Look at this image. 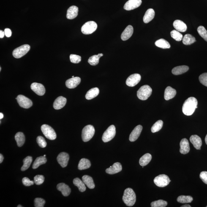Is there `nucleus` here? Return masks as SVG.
<instances>
[{"label": "nucleus", "instance_id": "f257e3e1", "mask_svg": "<svg viewBox=\"0 0 207 207\" xmlns=\"http://www.w3.org/2000/svg\"><path fill=\"white\" fill-rule=\"evenodd\" d=\"M197 101L194 97H190L185 101L183 104L182 111L186 116H189L193 114L197 108Z\"/></svg>", "mask_w": 207, "mask_h": 207}, {"label": "nucleus", "instance_id": "f03ea898", "mask_svg": "<svg viewBox=\"0 0 207 207\" xmlns=\"http://www.w3.org/2000/svg\"><path fill=\"white\" fill-rule=\"evenodd\" d=\"M122 200L127 206H132L135 204L136 197L135 192L132 188H128L124 191Z\"/></svg>", "mask_w": 207, "mask_h": 207}, {"label": "nucleus", "instance_id": "7ed1b4c3", "mask_svg": "<svg viewBox=\"0 0 207 207\" xmlns=\"http://www.w3.org/2000/svg\"><path fill=\"white\" fill-rule=\"evenodd\" d=\"M152 90L147 85L142 86L137 92V96L140 100H146L149 97L152 93Z\"/></svg>", "mask_w": 207, "mask_h": 207}, {"label": "nucleus", "instance_id": "20e7f679", "mask_svg": "<svg viewBox=\"0 0 207 207\" xmlns=\"http://www.w3.org/2000/svg\"><path fill=\"white\" fill-rule=\"evenodd\" d=\"M94 128L91 125L85 126L82 130V138L83 142H87L93 138L95 133Z\"/></svg>", "mask_w": 207, "mask_h": 207}, {"label": "nucleus", "instance_id": "39448f33", "mask_svg": "<svg viewBox=\"0 0 207 207\" xmlns=\"http://www.w3.org/2000/svg\"><path fill=\"white\" fill-rule=\"evenodd\" d=\"M97 28V25L95 22L89 21L83 25L81 28V31L84 34L89 35L94 32Z\"/></svg>", "mask_w": 207, "mask_h": 207}, {"label": "nucleus", "instance_id": "423d86ee", "mask_svg": "<svg viewBox=\"0 0 207 207\" xmlns=\"http://www.w3.org/2000/svg\"><path fill=\"white\" fill-rule=\"evenodd\" d=\"M41 130L44 135L48 139L54 140L56 139V135L55 130L48 125H43L41 127Z\"/></svg>", "mask_w": 207, "mask_h": 207}, {"label": "nucleus", "instance_id": "0eeeda50", "mask_svg": "<svg viewBox=\"0 0 207 207\" xmlns=\"http://www.w3.org/2000/svg\"><path fill=\"white\" fill-rule=\"evenodd\" d=\"M116 134V127L114 125H111L104 133L102 140L104 143H107L113 139Z\"/></svg>", "mask_w": 207, "mask_h": 207}, {"label": "nucleus", "instance_id": "6e6552de", "mask_svg": "<svg viewBox=\"0 0 207 207\" xmlns=\"http://www.w3.org/2000/svg\"><path fill=\"white\" fill-rule=\"evenodd\" d=\"M31 48L27 44H25L15 48L13 52V56L16 58H20L26 55Z\"/></svg>", "mask_w": 207, "mask_h": 207}, {"label": "nucleus", "instance_id": "1a4fd4ad", "mask_svg": "<svg viewBox=\"0 0 207 207\" xmlns=\"http://www.w3.org/2000/svg\"><path fill=\"white\" fill-rule=\"evenodd\" d=\"M170 181L168 176L164 174L159 175L154 180L155 184L159 187H165L168 185Z\"/></svg>", "mask_w": 207, "mask_h": 207}, {"label": "nucleus", "instance_id": "9d476101", "mask_svg": "<svg viewBox=\"0 0 207 207\" xmlns=\"http://www.w3.org/2000/svg\"><path fill=\"white\" fill-rule=\"evenodd\" d=\"M17 101L20 107L25 109H28L32 106V102L31 99L22 95H19L17 98Z\"/></svg>", "mask_w": 207, "mask_h": 207}, {"label": "nucleus", "instance_id": "9b49d317", "mask_svg": "<svg viewBox=\"0 0 207 207\" xmlns=\"http://www.w3.org/2000/svg\"><path fill=\"white\" fill-rule=\"evenodd\" d=\"M141 79V76L139 74L137 73L132 74L126 80V85L130 87H134L138 84Z\"/></svg>", "mask_w": 207, "mask_h": 207}, {"label": "nucleus", "instance_id": "f8f14e48", "mask_svg": "<svg viewBox=\"0 0 207 207\" xmlns=\"http://www.w3.org/2000/svg\"><path fill=\"white\" fill-rule=\"evenodd\" d=\"M141 0H129L125 4L124 8L126 10H131L136 9L141 5Z\"/></svg>", "mask_w": 207, "mask_h": 207}, {"label": "nucleus", "instance_id": "ddd939ff", "mask_svg": "<svg viewBox=\"0 0 207 207\" xmlns=\"http://www.w3.org/2000/svg\"><path fill=\"white\" fill-rule=\"evenodd\" d=\"M69 156L67 153L61 152L58 155L57 158L58 163L63 168L67 166L69 160Z\"/></svg>", "mask_w": 207, "mask_h": 207}, {"label": "nucleus", "instance_id": "4468645a", "mask_svg": "<svg viewBox=\"0 0 207 207\" xmlns=\"http://www.w3.org/2000/svg\"><path fill=\"white\" fill-rule=\"evenodd\" d=\"M31 88L38 95L43 96L45 93V87L43 85L40 83H34L31 84Z\"/></svg>", "mask_w": 207, "mask_h": 207}, {"label": "nucleus", "instance_id": "2eb2a0df", "mask_svg": "<svg viewBox=\"0 0 207 207\" xmlns=\"http://www.w3.org/2000/svg\"><path fill=\"white\" fill-rule=\"evenodd\" d=\"M143 126L141 125H138L136 126L131 133L129 136V140L131 142L136 141L140 136L142 130Z\"/></svg>", "mask_w": 207, "mask_h": 207}, {"label": "nucleus", "instance_id": "dca6fc26", "mask_svg": "<svg viewBox=\"0 0 207 207\" xmlns=\"http://www.w3.org/2000/svg\"><path fill=\"white\" fill-rule=\"evenodd\" d=\"M81 80L80 77H76L69 79L66 82V86L69 89H73L80 84Z\"/></svg>", "mask_w": 207, "mask_h": 207}, {"label": "nucleus", "instance_id": "f3484780", "mask_svg": "<svg viewBox=\"0 0 207 207\" xmlns=\"http://www.w3.org/2000/svg\"><path fill=\"white\" fill-rule=\"evenodd\" d=\"M67 100L66 98L63 96H60L55 99L53 103L54 108L56 110L62 109L66 105Z\"/></svg>", "mask_w": 207, "mask_h": 207}, {"label": "nucleus", "instance_id": "a211bd4d", "mask_svg": "<svg viewBox=\"0 0 207 207\" xmlns=\"http://www.w3.org/2000/svg\"><path fill=\"white\" fill-rule=\"evenodd\" d=\"M122 170V166L119 162L115 163L110 168H107L106 170V173L109 174L113 175L121 172Z\"/></svg>", "mask_w": 207, "mask_h": 207}, {"label": "nucleus", "instance_id": "6ab92c4d", "mask_svg": "<svg viewBox=\"0 0 207 207\" xmlns=\"http://www.w3.org/2000/svg\"><path fill=\"white\" fill-rule=\"evenodd\" d=\"M180 151L181 154H187L190 151L189 142L186 139L184 138L181 140L180 143Z\"/></svg>", "mask_w": 207, "mask_h": 207}, {"label": "nucleus", "instance_id": "aec40b11", "mask_svg": "<svg viewBox=\"0 0 207 207\" xmlns=\"http://www.w3.org/2000/svg\"><path fill=\"white\" fill-rule=\"evenodd\" d=\"M78 8L76 6H71L68 9L66 17L68 19H73L78 15Z\"/></svg>", "mask_w": 207, "mask_h": 207}, {"label": "nucleus", "instance_id": "412c9836", "mask_svg": "<svg viewBox=\"0 0 207 207\" xmlns=\"http://www.w3.org/2000/svg\"><path fill=\"white\" fill-rule=\"evenodd\" d=\"M134 32V28L132 26L129 25L127 27L121 34V38L123 41L127 40L132 36Z\"/></svg>", "mask_w": 207, "mask_h": 207}, {"label": "nucleus", "instance_id": "4be33fe9", "mask_svg": "<svg viewBox=\"0 0 207 207\" xmlns=\"http://www.w3.org/2000/svg\"><path fill=\"white\" fill-rule=\"evenodd\" d=\"M57 189L61 192L64 197H68L71 193V190L70 188L64 183L58 184L57 186Z\"/></svg>", "mask_w": 207, "mask_h": 207}, {"label": "nucleus", "instance_id": "5701e85b", "mask_svg": "<svg viewBox=\"0 0 207 207\" xmlns=\"http://www.w3.org/2000/svg\"><path fill=\"white\" fill-rule=\"evenodd\" d=\"M173 26L175 29L179 32H185L187 28L185 23L179 20H175L173 23Z\"/></svg>", "mask_w": 207, "mask_h": 207}, {"label": "nucleus", "instance_id": "b1692460", "mask_svg": "<svg viewBox=\"0 0 207 207\" xmlns=\"http://www.w3.org/2000/svg\"><path fill=\"white\" fill-rule=\"evenodd\" d=\"M191 143L193 144L194 147L197 150H200L202 144L201 138L198 135H194L191 136L190 138Z\"/></svg>", "mask_w": 207, "mask_h": 207}, {"label": "nucleus", "instance_id": "393cba45", "mask_svg": "<svg viewBox=\"0 0 207 207\" xmlns=\"http://www.w3.org/2000/svg\"><path fill=\"white\" fill-rule=\"evenodd\" d=\"M176 90L170 86H168L166 88L164 93V98L166 100L168 101L173 98L176 96Z\"/></svg>", "mask_w": 207, "mask_h": 207}, {"label": "nucleus", "instance_id": "a878e982", "mask_svg": "<svg viewBox=\"0 0 207 207\" xmlns=\"http://www.w3.org/2000/svg\"><path fill=\"white\" fill-rule=\"evenodd\" d=\"M155 15V12L154 9H148L145 12V15L143 17V21L144 23H149L153 19Z\"/></svg>", "mask_w": 207, "mask_h": 207}, {"label": "nucleus", "instance_id": "bb28decb", "mask_svg": "<svg viewBox=\"0 0 207 207\" xmlns=\"http://www.w3.org/2000/svg\"><path fill=\"white\" fill-rule=\"evenodd\" d=\"M189 67L187 66L183 65L176 66L172 70V73L175 75H181L189 70Z\"/></svg>", "mask_w": 207, "mask_h": 207}, {"label": "nucleus", "instance_id": "cd10ccee", "mask_svg": "<svg viewBox=\"0 0 207 207\" xmlns=\"http://www.w3.org/2000/svg\"><path fill=\"white\" fill-rule=\"evenodd\" d=\"M99 93V90L97 88H92L88 91L85 97L88 100L94 98L98 95Z\"/></svg>", "mask_w": 207, "mask_h": 207}, {"label": "nucleus", "instance_id": "c85d7f7f", "mask_svg": "<svg viewBox=\"0 0 207 207\" xmlns=\"http://www.w3.org/2000/svg\"><path fill=\"white\" fill-rule=\"evenodd\" d=\"M91 164L90 162L87 159H82L79 162L78 168L79 170H86L90 167Z\"/></svg>", "mask_w": 207, "mask_h": 207}, {"label": "nucleus", "instance_id": "c756f323", "mask_svg": "<svg viewBox=\"0 0 207 207\" xmlns=\"http://www.w3.org/2000/svg\"><path fill=\"white\" fill-rule=\"evenodd\" d=\"M82 180L85 184L89 189H93L95 187V184L92 178L88 175H84L82 177Z\"/></svg>", "mask_w": 207, "mask_h": 207}, {"label": "nucleus", "instance_id": "7c9ffc66", "mask_svg": "<svg viewBox=\"0 0 207 207\" xmlns=\"http://www.w3.org/2000/svg\"><path fill=\"white\" fill-rule=\"evenodd\" d=\"M152 158V156L150 154H146L142 156L139 160L140 165L142 167L148 165L149 162H151Z\"/></svg>", "mask_w": 207, "mask_h": 207}, {"label": "nucleus", "instance_id": "2f4dec72", "mask_svg": "<svg viewBox=\"0 0 207 207\" xmlns=\"http://www.w3.org/2000/svg\"><path fill=\"white\" fill-rule=\"evenodd\" d=\"M15 139L18 147H21L24 144L25 137L23 133L21 132L17 133L15 135Z\"/></svg>", "mask_w": 207, "mask_h": 207}, {"label": "nucleus", "instance_id": "473e14b6", "mask_svg": "<svg viewBox=\"0 0 207 207\" xmlns=\"http://www.w3.org/2000/svg\"><path fill=\"white\" fill-rule=\"evenodd\" d=\"M46 158L44 156H40L38 157L34 161L33 164L32 168L34 169H37L41 165L46 164L47 162Z\"/></svg>", "mask_w": 207, "mask_h": 207}, {"label": "nucleus", "instance_id": "72a5a7b5", "mask_svg": "<svg viewBox=\"0 0 207 207\" xmlns=\"http://www.w3.org/2000/svg\"><path fill=\"white\" fill-rule=\"evenodd\" d=\"M73 183L74 185L78 188L80 192H83L86 191V187L85 186V183L79 178H75L73 180Z\"/></svg>", "mask_w": 207, "mask_h": 207}, {"label": "nucleus", "instance_id": "f704fd0d", "mask_svg": "<svg viewBox=\"0 0 207 207\" xmlns=\"http://www.w3.org/2000/svg\"><path fill=\"white\" fill-rule=\"evenodd\" d=\"M155 45L159 48L163 49H168L170 48V44L164 39H160L156 41Z\"/></svg>", "mask_w": 207, "mask_h": 207}, {"label": "nucleus", "instance_id": "c9c22d12", "mask_svg": "<svg viewBox=\"0 0 207 207\" xmlns=\"http://www.w3.org/2000/svg\"><path fill=\"white\" fill-rule=\"evenodd\" d=\"M103 56V54L99 53L97 55L91 56L88 59V62L92 66H96L99 64V60L101 57Z\"/></svg>", "mask_w": 207, "mask_h": 207}, {"label": "nucleus", "instance_id": "e433bc0d", "mask_svg": "<svg viewBox=\"0 0 207 207\" xmlns=\"http://www.w3.org/2000/svg\"><path fill=\"white\" fill-rule=\"evenodd\" d=\"M195 37L190 34H186L183 39V43L185 45H190L196 42Z\"/></svg>", "mask_w": 207, "mask_h": 207}, {"label": "nucleus", "instance_id": "4c0bfd02", "mask_svg": "<svg viewBox=\"0 0 207 207\" xmlns=\"http://www.w3.org/2000/svg\"><path fill=\"white\" fill-rule=\"evenodd\" d=\"M193 200V198L190 196H180L177 199V201L181 203H190Z\"/></svg>", "mask_w": 207, "mask_h": 207}, {"label": "nucleus", "instance_id": "58836bf2", "mask_svg": "<svg viewBox=\"0 0 207 207\" xmlns=\"http://www.w3.org/2000/svg\"><path fill=\"white\" fill-rule=\"evenodd\" d=\"M32 160V158L31 156H27L23 159V165L21 169L22 171H24L29 168Z\"/></svg>", "mask_w": 207, "mask_h": 207}, {"label": "nucleus", "instance_id": "ea45409f", "mask_svg": "<svg viewBox=\"0 0 207 207\" xmlns=\"http://www.w3.org/2000/svg\"><path fill=\"white\" fill-rule=\"evenodd\" d=\"M163 125V122L162 120L156 122L151 127V131L153 133H155L160 130Z\"/></svg>", "mask_w": 207, "mask_h": 207}, {"label": "nucleus", "instance_id": "a19ab883", "mask_svg": "<svg viewBox=\"0 0 207 207\" xmlns=\"http://www.w3.org/2000/svg\"><path fill=\"white\" fill-rule=\"evenodd\" d=\"M172 38L177 41H180L183 39V35L176 30H173L170 33Z\"/></svg>", "mask_w": 207, "mask_h": 207}, {"label": "nucleus", "instance_id": "79ce46f5", "mask_svg": "<svg viewBox=\"0 0 207 207\" xmlns=\"http://www.w3.org/2000/svg\"><path fill=\"white\" fill-rule=\"evenodd\" d=\"M168 204L166 201L163 200H159L153 201L151 203L152 207H165Z\"/></svg>", "mask_w": 207, "mask_h": 207}, {"label": "nucleus", "instance_id": "37998d69", "mask_svg": "<svg viewBox=\"0 0 207 207\" xmlns=\"http://www.w3.org/2000/svg\"><path fill=\"white\" fill-rule=\"evenodd\" d=\"M197 32L207 42V31L203 26H199L197 29Z\"/></svg>", "mask_w": 207, "mask_h": 207}, {"label": "nucleus", "instance_id": "c03bdc74", "mask_svg": "<svg viewBox=\"0 0 207 207\" xmlns=\"http://www.w3.org/2000/svg\"><path fill=\"white\" fill-rule=\"evenodd\" d=\"M45 177L42 175H37L34 177V183L37 185H40L43 183Z\"/></svg>", "mask_w": 207, "mask_h": 207}, {"label": "nucleus", "instance_id": "a18cd8bd", "mask_svg": "<svg viewBox=\"0 0 207 207\" xmlns=\"http://www.w3.org/2000/svg\"><path fill=\"white\" fill-rule=\"evenodd\" d=\"M70 60L71 62L73 64H78L81 61V58L79 55L71 54L70 55Z\"/></svg>", "mask_w": 207, "mask_h": 207}, {"label": "nucleus", "instance_id": "49530a36", "mask_svg": "<svg viewBox=\"0 0 207 207\" xmlns=\"http://www.w3.org/2000/svg\"><path fill=\"white\" fill-rule=\"evenodd\" d=\"M37 142L40 147L45 148L47 146V143L45 139L40 136L37 137Z\"/></svg>", "mask_w": 207, "mask_h": 207}, {"label": "nucleus", "instance_id": "de8ad7c7", "mask_svg": "<svg viewBox=\"0 0 207 207\" xmlns=\"http://www.w3.org/2000/svg\"><path fill=\"white\" fill-rule=\"evenodd\" d=\"M45 203V201L43 199L36 198L35 199L34 204L35 207H43Z\"/></svg>", "mask_w": 207, "mask_h": 207}, {"label": "nucleus", "instance_id": "09e8293b", "mask_svg": "<svg viewBox=\"0 0 207 207\" xmlns=\"http://www.w3.org/2000/svg\"><path fill=\"white\" fill-rule=\"evenodd\" d=\"M199 81L202 85L207 87V72L201 74L199 77Z\"/></svg>", "mask_w": 207, "mask_h": 207}, {"label": "nucleus", "instance_id": "8fccbe9b", "mask_svg": "<svg viewBox=\"0 0 207 207\" xmlns=\"http://www.w3.org/2000/svg\"><path fill=\"white\" fill-rule=\"evenodd\" d=\"M23 183L25 186H29L34 184V181L30 180L29 178L27 177L23 178Z\"/></svg>", "mask_w": 207, "mask_h": 207}, {"label": "nucleus", "instance_id": "3c124183", "mask_svg": "<svg viewBox=\"0 0 207 207\" xmlns=\"http://www.w3.org/2000/svg\"><path fill=\"white\" fill-rule=\"evenodd\" d=\"M200 178L204 183L207 184V172H201L200 174Z\"/></svg>", "mask_w": 207, "mask_h": 207}, {"label": "nucleus", "instance_id": "603ef678", "mask_svg": "<svg viewBox=\"0 0 207 207\" xmlns=\"http://www.w3.org/2000/svg\"><path fill=\"white\" fill-rule=\"evenodd\" d=\"M5 34L6 37H10L12 35V31L9 28H6L4 30Z\"/></svg>", "mask_w": 207, "mask_h": 207}, {"label": "nucleus", "instance_id": "864d4df0", "mask_svg": "<svg viewBox=\"0 0 207 207\" xmlns=\"http://www.w3.org/2000/svg\"><path fill=\"white\" fill-rule=\"evenodd\" d=\"M5 35V34L4 31L1 30L0 31V38H3L4 37Z\"/></svg>", "mask_w": 207, "mask_h": 207}, {"label": "nucleus", "instance_id": "5fc2aeb1", "mask_svg": "<svg viewBox=\"0 0 207 207\" xmlns=\"http://www.w3.org/2000/svg\"><path fill=\"white\" fill-rule=\"evenodd\" d=\"M3 159H4V157H3L2 155L0 154V163H2V162H3Z\"/></svg>", "mask_w": 207, "mask_h": 207}, {"label": "nucleus", "instance_id": "6e6d98bb", "mask_svg": "<svg viewBox=\"0 0 207 207\" xmlns=\"http://www.w3.org/2000/svg\"><path fill=\"white\" fill-rule=\"evenodd\" d=\"M3 118H4V115L2 113H0V119H2Z\"/></svg>", "mask_w": 207, "mask_h": 207}, {"label": "nucleus", "instance_id": "4d7b16f0", "mask_svg": "<svg viewBox=\"0 0 207 207\" xmlns=\"http://www.w3.org/2000/svg\"><path fill=\"white\" fill-rule=\"evenodd\" d=\"M181 207H191V206L190 205H183V206H181Z\"/></svg>", "mask_w": 207, "mask_h": 207}, {"label": "nucleus", "instance_id": "13d9d810", "mask_svg": "<svg viewBox=\"0 0 207 207\" xmlns=\"http://www.w3.org/2000/svg\"><path fill=\"white\" fill-rule=\"evenodd\" d=\"M205 142H206V143L207 145V135H206V137H205Z\"/></svg>", "mask_w": 207, "mask_h": 207}, {"label": "nucleus", "instance_id": "bf43d9fd", "mask_svg": "<svg viewBox=\"0 0 207 207\" xmlns=\"http://www.w3.org/2000/svg\"><path fill=\"white\" fill-rule=\"evenodd\" d=\"M23 207V206H21V205H18V206H17V207Z\"/></svg>", "mask_w": 207, "mask_h": 207}, {"label": "nucleus", "instance_id": "052dcab7", "mask_svg": "<svg viewBox=\"0 0 207 207\" xmlns=\"http://www.w3.org/2000/svg\"><path fill=\"white\" fill-rule=\"evenodd\" d=\"M1 68L0 67V71H1Z\"/></svg>", "mask_w": 207, "mask_h": 207}, {"label": "nucleus", "instance_id": "680f3d73", "mask_svg": "<svg viewBox=\"0 0 207 207\" xmlns=\"http://www.w3.org/2000/svg\"><path fill=\"white\" fill-rule=\"evenodd\" d=\"M74 77H74V76H72V78H74Z\"/></svg>", "mask_w": 207, "mask_h": 207}, {"label": "nucleus", "instance_id": "e2e57ef3", "mask_svg": "<svg viewBox=\"0 0 207 207\" xmlns=\"http://www.w3.org/2000/svg\"><path fill=\"white\" fill-rule=\"evenodd\" d=\"M43 156H45V157L46 155H44Z\"/></svg>", "mask_w": 207, "mask_h": 207}, {"label": "nucleus", "instance_id": "0e129e2a", "mask_svg": "<svg viewBox=\"0 0 207 207\" xmlns=\"http://www.w3.org/2000/svg\"><path fill=\"white\" fill-rule=\"evenodd\" d=\"M206 207H207V206H206Z\"/></svg>", "mask_w": 207, "mask_h": 207}]
</instances>
